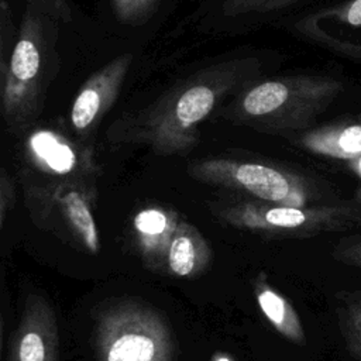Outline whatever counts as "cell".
I'll return each instance as SVG.
<instances>
[{
	"mask_svg": "<svg viewBox=\"0 0 361 361\" xmlns=\"http://www.w3.org/2000/svg\"><path fill=\"white\" fill-rule=\"evenodd\" d=\"M258 55H241L204 66L162 92L154 102L114 121L109 137L141 144L161 157L185 155L199 142L200 124L228 97L258 80Z\"/></svg>",
	"mask_w": 361,
	"mask_h": 361,
	"instance_id": "obj_1",
	"label": "cell"
},
{
	"mask_svg": "<svg viewBox=\"0 0 361 361\" xmlns=\"http://www.w3.org/2000/svg\"><path fill=\"white\" fill-rule=\"evenodd\" d=\"M343 92V82L324 75H288L255 80L220 109L224 118L265 133L309 127Z\"/></svg>",
	"mask_w": 361,
	"mask_h": 361,
	"instance_id": "obj_2",
	"label": "cell"
},
{
	"mask_svg": "<svg viewBox=\"0 0 361 361\" xmlns=\"http://www.w3.org/2000/svg\"><path fill=\"white\" fill-rule=\"evenodd\" d=\"M58 23L32 4H27L8 58L1 114L7 127L24 134L39 117L45 94L59 65Z\"/></svg>",
	"mask_w": 361,
	"mask_h": 361,
	"instance_id": "obj_3",
	"label": "cell"
},
{
	"mask_svg": "<svg viewBox=\"0 0 361 361\" xmlns=\"http://www.w3.org/2000/svg\"><path fill=\"white\" fill-rule=\"evenodd\" d=\"M97 361H175L176 341L165 314L147 302L121 299L94 323Z\"/></svg>",
	"mask_w": 361,
	"mask_h": 361,
	"instance_id": "obj_4",
	"label": "cell"
},
{
	"mask_svg": "<svg viewBox=\"0 0 361 361\" xmlns=\"http://www.w3.org/2000/svg\"><path fill=\"white\" fill-rule=\"evenodd\" d=\"M212 212L231 227L265 235L309 237L361 226V207L350 203L289 206L235 200L213 204Z\"/></svg>",
	"mask_w": 361,
	"mask_h": 361,
	"instance_id": "obj_5",
	"label": "cell"
},
{
	"mask_svg": "<svg viewBox=\"0 0 361 361\" xmlns=\"http://www.w3.org/2000/svg\"><path fill=\"white\" fill-rule=\"evenodd\" d=\"M32 220L89 254H99L100 235L94 216L96 189L87 180H49L25 186Z\"/></svg>",
	"mask_w": 361,
	"mask_h": 361,
	"instance_id": "obj_6",
	"label": "cell"
},
{
	"mask_svg": "<svg viewBox=\"0 0 361 361\" xmlns=\"http://www.w3.org/2000/svg\"><path fill=\"white\" fill-rule=\"evenodd\" d=\"M188 175L195 180L238 190L267 203L306 206L309 202L305 179L271 164L223 157L202 158L188 165Z\"/></svg>",
	"mask_w": 361,
	"mask_h": 361,
	"instance_id": "obj_7",
	"label": "cell"
},
{
	"mask_svg": "<svg viewBox=\"0 0 361 361\" xmlns=\"http://www.w3.org/2000/svg\"><path fill=\"white\" fill-rule=\"evenodd\" d=\"M23 155L28 166L49 180H87L99 175L93 148L49 126H32L24 133Z\"/></svg>",
	"mask_w": 361,
	"mask_h": 361,
	"instance_id": "obj_8",
	"label": "cell"
},
{
	"mask_svg": "<svg viewBox=\"0 0 361 361\" xmlns=\"http://www.w3.org/2000/svg\"><path fill=\"white\" fill-rule=\"evenodd\" d=\"M134 55L124 52L94 71L78 89L71 109L69 127L75 137L86 141L116 103L131 69Z\"/></svg>",
	"mask_w": 361,
	"mask_h": 361,
	"instance_id": "obj_9",
	"label": "cell"
},
{
	"mask_svg": "<svg viewBox=\"0 0 361 361\" xmlns=\"http://www.w3.org/2000/svg\"><path fill=\"white\" fill-rule=\"evenodd\" d=\"M58 323L52 306L39 295H28L10 343L8 361H58Z\"/></svg>",
	"mask_w": 361,
	"mask_h": 361,
	"instance_id": "obj_10",
	"label": "cell"
},
{
	"mask_svg": "<svg viewBox=\"0 0 361 361\" xmlns=\"http://www.w3.org/2000/svg\"><path fill=\"white\" fill-rule=\"evenodd\" d=\"M175 210L162 206H147L133 217V230L141 257L152 268H164L168 245L178 226Z\"/></svg>",
	"mask_w": 361,
	"mask_h": 361,
	"instance_id": "obj_11",
	"label": "cell"
},
{
	"mask_svg": "<svg viewBox=\"0 0 361 361\" xmlns=\"http://www.w3.org/2000/svg\"><path fill=\"white\" fill-rule=\"evenodd\" d=\"M212 262V248L203 234L186 220L178 221L168 245L164 268L175 278H196Z\"/></svg>",
	"mask_w": 361,
	"mask_h": 361,
	"instance_id": "obj_12",
	"label": "cell"
},
{
	"mask_svg": "<svg viewBox=\"0 0 361 361\" xmlns=\"http://www.w3.org/2000/svg\"><path fill=\"white\" fill-rule=\"evenodd\" d=\"M296 142L313 154L351 161L361 157V117L309 130Z\"/></svg>",
	"mask_w": 361,
	"mask_h": 361,
	"instance_id": "obj_13",
	"label": "cell"
},
{
	"mask_svg": "<svg viewBox=\"0 0 361 361\" xmlns=\"http://www.w3.org/2000/svg\"><path fill=\"white\" fill-rule=\"evenodd\" d=\"M254 292L261 312L278 333L296 344H303L306 336L302 322L286 298L268 285L262 275L255 279Z\"/></svg>",
	"mask_w": 361,
	"mask_h": 361,
	"instance_id": "obj_14",
	"label": "cell"
},
{
	"mask_svg": "<svg viewBox=\"0 0 361 361\" xmlns=\"http://www.w3.org/2000/svg\"><path fill=\"white\" fill-rule=\"evenodd\" d=\"M305 0H223L220 14L234 23H261Z\"/></svg>",
	"mask_w": 361,
	"mask_h": 361,
	"instance_id": "obj_15",
	"label": "cell"
},
{
	"mask_svg": "<svg viewBox=\"0 0 361 361\" xmlns=\"http://www.w3.org/2000/svg\"><path fill=\"white\" fill-rule=\"evenodd\" d=\"M338 323L348 350L361 360V290L347 293L343 298Z\"/></svg>",
	"mask_w": 361,
	"mask_h": 361,
	"instance_id": "obj_16",
	"label": "cell"
},
{
	"mask_svg": "<svg viewBox=\"0 0 361 361\" xmlns=\"http://www.w3.org/2000/svg\"><path fill=\"white\" fill-rule=\"evenodd\" d=\"M114 18L124 25L138 27L157 13L161 0H109Z\"/></svg>",
	"mask_w": 361,
	"mask_h": 361,
	"instance_id": "obj_17",
	"label": "cell"
},
{
	"mask_svg": "<svg viewBox=\"0 0 361 361\" xmlns=\"http://www.w3.org/2000/svg\"><path fill=\"white\" fill-rule=\"evenodd\" d=\"M314 21H333L340 25L361 28V0H348L306 16Z\"/></svg>",
	"mask_w": 361,
	"mask_h": 361,
	"instance_id": "obj_18",
	"label": "cell"
},
{
	"mask_svg": "<svg viewBox=\"0 0 361 361\" xmlns=\"http://www.w3.org/2000/svg\"><path fill=\"white\" fill-rule=\"evenodd\" d=\"M13 49L11 44V20L10 10L4 0H0V94L3 93V85L7 71L8 58Z\"/></svg>",
	"mask_w": 361,
	"mask_h": 361,
	"instance_id": "obj_19",
	"label": "cell"
},
{
	"mask_svg": "<svg viewBox=\"0 0 361 361\" xmlns=\"http://www.w3.org/2000/svg\"><path fill=\"white\" fill-rule=\"evenodd\" d=\"M331 255L347 265L361 268V234L350 238H343L334 247Z\"/></svg>",
	"mask_w": 361,
	"mask_h": 361,
	"instance_id": "obj_20",
	"label": "cell"
},
{
	"mask_svg": "<svg viewBox=\"0 0 361 361\" xmlns=\"http://www.w3.org/2000/svg\"><path fill=\"white\" fill-rule=\"evenodd\" d=\"M27 4H32L42 13L48 14L56 23H71L73 18L72 8L66 0H25Z\"/></svg>",
	"mask_w": 361,
	"mask_h": 361,
	"instance_id": "obj_21",
	"label": "cell"
},
{
	"mask_svg": "<svg viewBox=\"0 0 361 361\" xmlns=\"http://www.w3.org/2000/svg\"><path fill=\"white\" fill-rule=\"evenodd\" d=\"M13 188L8 176L0 169V228L4 224L6 216L13 203Z\"/></svg>",
	"mask_w": 361,
	"mask_h": 361,
	"instance_id": "obj_22",
	"label": "cell"
},
{
	"mask_svg": "<svg viewBox=\"0 0 361 361\" xmlns=\"http://www.w3.org/2000/svg\"><path fill=\"white\" fill-rule=\"evenodd\" d=\"M350 166L353 168L354 172L358 173V176H361V157H357L354 159L350 161Z\"/></svg>",
	"mask_w": 361,
	"mask_h": 361,
	"instance_id": "obj_23",
	"label": "cell"
},
{
	"mask_svg": "<svg viewBox=\"0 0 361 361\" xmlns=\"http://www.w3.org/2000/svg\"><path fill=\"white\" fill-rule=\"evenodd\" d=\"M212 361H234V360L226 353H216V354H213Z\"/></svg>",
	"mask_w": 361,
	"mask_h": 361,
	"instance_id": "obj_24",
	"label": "cell"
},
{
	"mask_svg": "<svg viewBox=\"0 0 361 361\" xmlns=\"http://www.w3.org/2000/svg\"><path fill=\"white\" fill-rule=\"evenodd\" d=\"M1 345H3V320L0 317V355H1Z\"/></svg>",
	"mask_w": 361,
	"mask_h": 361,
	"instance_id": "obj_25",
	"label": "cell"
},
{
	"mask_svg": "<svg viewBox=\"0 0 361 361\" xmlns=\"http://www.w3.org/2000/svg\"><path fill=\"white\" fill-rule=\"evenodd\" d=\"M0 113H1V94H0Z\"/></svg>",
	"mask_w": 361,
	"mask_h": 361,
	"instance_id": "obj_26",
	"label": "cell"
}]
</instances>
